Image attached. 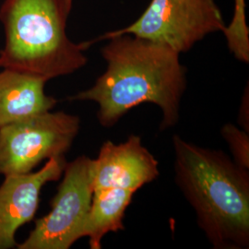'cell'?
Masks as SVG:
<instances>
[{
	"label": "cell",
	"mask_w": 249,
	"mask_h": 249,
	"mask_svg": "<svg viewBox=\"0 0 249 249\" xmlns=\"http://www.w3.org/2000/svg\"><path fill=\"white\" fill-rule=\"evenodd\" d=\"M101 49L107 62L89 89L70 100L98 104L97 117L111 127L129 110L144 103L160 107V130L178 124L180 105L187 89V69L180 53L167 45L131 35L115 36Z\"/></svg>",
	"instance_id": "cell-1"
},
{
	"label": "cell",
	"mask_w": 249,
	"mask_h": 249,
	"mask_svg": "<svg viewBox=\"0 0 249 249\" xmlns=\"http://www.w3.org/2000/svg\"><path fill=\"white\" fill-rule=\"evenodd\" d=\"M178 187L216 249L249 247V174L223 151L173 137Z\"/></svg>",
	"instance_id": "cell-2"
},
{
	"label": "cell",
	"mask_w": 249,
	"mask_h": 249,
	"mask_svg": "<svg viewBox=\"0 0 249 249\" xmlns=\"http://www.w3.org/2000/svg\"><path fill=\"white\" fill-rule=\"evenodd\" d=\"M71 10L66 0H5L0 7L5 32L0 69L50 80L83 68L91 44L69 38Z\"/></svg>",
	"instance_id": "cell-3"
},
{
	"label": "cell",
	"mask_w": 249,
	"mask_h": 249,
	"mask_svg": "<svg viewBox=\"0 0 249 249\" xmlns=\"http://www.w3.org/2000/svg\"><path fill=\"white\" fill-rule=\"evenodd\" d=\"M226 26L215 0H151L142 16L123 29L108 32L91 45L115 36L131 35L187 53L196 43Z\"/></svg>",
	"instance_id": "cell-4"
},
{
	"label": "cell",
	"mask_w": 249,
	"mask_h": 249,
	"mask_svg": "<svg viewBox=\"0 0 249 249\" xmlns=\"http://www.w3.org/2000/svg\"><path fill=\"white\" fill-rule=\"evenodd\" d=\"M80 126L79 116L49 111L0 127V176L31 173L43 160L65 156Z\"/></svg>",
	"instance_id": "cell-5"
},
{
	"label": "cell",
	"mask_w": 249,
	"mask_h": 249,
	"mask_svg": "<svg viewBox=\"0 0 249 249\" xmlns=\"http://www.w3.org/2000/svg\"><path fill=\"white\" fill-rule=\"evenodd\" d=\"M92 159L85 155L67 162L49 213L37 220L18 249H69L81 238L90 210L93 189Z\"/></svg>",
	"instance_id": "cell-6"
},
{
	"label": "cell",
	"mask_w": 249,
	"mask_h": 249,
	"mask_svg": "<svg viewBox=\"0 0 249 249\" xmlns=\"http://www.w3.org/2000/svg\"><path fill=\"white\" fill-rule=\"evenodd\" d=\"M65 156L51 158L37 172L4 177L0 186V249L17 248L16 232L36 216L42 188L62 177Z\"/></svg>",
	"instance_id": "cell-7"
},
{
	"label": "cell",
	"mask_w": 249,
	"mask_h": 249,
	"mask_svg": "<svg viewBox=\"0 0 249 249\" xmlns=\"http://www.w3.org/2000/svg\"><path fill=\"white\" fill-rule=\"evenodd\" d=\"M159 163L143 146L139 136L130 135L124 142H106L92 160V189L120 187L137 192L159 177Z\"/></svg>",
	"instance_id": "cell-8"
},
{
	"label": "cell",
	"mask_w": 249,
	"mask_h": 249,
	"mask_svg": "<svg viewBox=\"0 0 249 249\" xmlns=\"http://www.w3.org/2000/svg\"><path fill=\"white\" fill-rule=\"evenodd\" d=\"M48 80L2 69L0 71V127L49 112L57 101L46 95Z\"/></svg>",
	"instance_id": "cell-9"
},
{
	"label": "cell",
	"mask_w": 249,
	"mask_h": 249,
	"mask_svg": "<svg viewBox=\"0 0 249 249\" xmlns=\"http://www.w3.org/2000/svg\"><path fill=\"white\" fill-rule=\"evenodd\" d=\"M135 193L120 187L93 191L90 210L81 231V238H89L90 249H101L102 239L108 232L124 230V213Z\"/></svg>",
	"instance_id": "cell-10"
},
{
	"label": "cell",
	"mask_w": 249,
	"mask_h": 249,
	"mask_svg": "<svg viewBox=\"0 0 249 249\" xmlns=\"http://www.w3.org/2000/svg\"><path fill=\"white\" fill-rule=\"evenodd\" d=\"M223 34L234 57L241 62H249V28L246 18V0H234L233 16Z\"/></svg>",
	"instance_id": "cell-11"
},
{
	"label": "cell",
	"mask_w": 249,
	"mask_h": 249,
	"mask_svg": "<svg viewBox=\"0 0 249 249\" xmlns=\"http://www.w3.org/2000/svg\"><path fill=\"white\" fill-rule=\"evenodd\" d=\"M222 136L228 144L233 161L244 169H249V132L234 124H226L222 127Z\"/></svg>",
	"instance_id": "cell-12"
},
{
	"label": "cell",
	"mask_w": 249,
	"mask_h": 249,
	"mask_svg": "<svg viewBox=\"0 0 249 249\" xmlns=\"http://www.w3.org/2000/svg\"><path fill=\"white\" fill-rule=\"evenodd\" d=\"M249 89L245 91V95L242 99V104H241L240 110H239V123H240L243 129L247 132L249 130Z\"/></svg>",
	"instance_id": "cell-13"
},
{
	"label": "cell",
	"mask_w": 249,
	"mask_h": 249,
	"mask_svg": "<svg viewBox=\"0 0 249 249\" xmlns=\"http://www.w3.org/2000/svg\"><path fill=\"white\" fill-rule=\"evenodd\" d=\"M66 2H67V4L71 7V8H72V3H73V0H66Z\"/></svg>",
	"instance_id": "cell-14"
}]
</instances>
